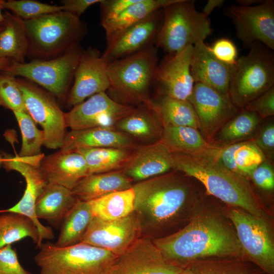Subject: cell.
<instances>
[{
	"instance_id": "cell-40",
	"label": "cell",
	"mask_w": 274,
	"mask_h": 274,
	"mask_svg": "<svg viewBox=\"0 0 274 274\" xmlns=\"http://www.w3.org/2000/svg\"><path fill=\"white\" fill-rule=\"evenodd\" d=\"M4 9L24 21L62 11L61 6L52 5L33 0H9L4 3Z\"/></svg>"
},
{
	"instance_id": "cell-33",
	"label": "cell",
	"mask_w": 274,
	"mask_h": 274,
	"mask_svg": "<svg viewBox=\"0 0 274 274\" xmlns=\"http://www.w3.org/2000/svg\"><path fill=\"white\" fill-rule=\"evenodd\" d=\"M172 152L188 154L204 153L214 146L199 129L190 126H163L160 139Z\"/></svg>"
},
{
	"instance_id": "cell-18",
	"label": "cell",
	"mask_w": 274,
	"mask_h": 274,
	"mask_svg": "<svg viewBox=\"0 0 274 274\" xmlns=\"http://www.w3.org/2000/svg\"><path fill=\"white\" fill-rule=\"evenodd\" d=\"M163 19V9L156 11L106 42L102 54L108 63L155 46Z\"/></svg>"
},
{
	"instance_id": "cell-36",
	"label": "cell",
	"mask_w": 274,
	"mask_h": 274,
	"mask_svg": "<svg viewBox=\"0 0 274 274\" xmlns=\"http://www.w3.org/2000/svg\"><path fill=\"white\" fill-rule=\"evenodd\" d=\"M134 192L132 188L114 192L87 201L93 216L114 220L134 212Z\"/></svg>"
},
{
	"instance_id": "cell-5",
	"label": "cell",
	"mask_w": 274,
	"mask_h": 274,
	"mask_svg": "<svg viewBox=\"0 0 274 274\" xmlns=\"http://www.w3.org/2000/svg\"><path fill=\"white\" fill-rule=\"evenodd\" d=\"M24 23L29 42L27 56L31 60L60 56L79 45L87 32L86 24L80 18L63 11Z\"/></svg>"
},
{
	"instance_id": "cell-34",
	"label": "cell",
	"mask_w": 274,
	"mask_h": 274,
	"mask_svg": "<svg viewBox=\"0 0 274 274\" xmlns=\"http://www.w3.org/2000/svg\"><path fill=\"white\" fill-rule=\"evenodd\" d=\"M135 148H85L75 152L83 156L89 174H93L122 169L130 159Z\"/></svg>"
},
{
	"instance_id": "cell-50",
	"label": "cell",
	"mask_w": 274,
	"mask_h": 274,
	"mask_svg": "<svg viewBox=\"0 0 274 274\" xmlns=\"http://www.w3.org/2000/svg\"><path fill=\"white\" fill-rule=\"evenodd\" d=\"M263 1V0H238L236 1V2L237 5L239 6L250 7L260 4Z\"/></svg>"
},
{
	"instance_id": "cell-1",
	"label": "cell",
	"mask_w": 274,
	"mask_h": 274,
	"mask_svg": "<svg viewBox=\"0 0 274 274\" xmlns=\"http://www.w3.org/2000/svg\"><path fill=\"white\" fill-rule=\"evenodd\" d=\"M153 242L167 263L183 269L198 259L245 258L234 227L221 206L211 205L206 200L185 226Z\"/></svg>"
},
{
	"instance_id": "cell-31",
	"label": "cell",
	"mask_w": 274,
	"mask_h": 274,
	"mask_svg": "<svg viewBox=\"0 0 274 274\" xmlns=\"http://www.w3.org/2000/svg\"><path fill=\"white\" fill-rule=\"evenodd\" d=\"M176 1L138 0L116 18L101 24L105 31L106 42L129 26Z\"/></svg>"
},
{
	"instance_id": "cell-27",
	"label": "cell",
	"mask_w": 274,
	"mask_h": 274,
	"mask_svg": "<svg viewBox=\"0 0 274 274\" xmlns=\"http://www.w3.org/2000/svg\"><path fill=\"white\" fill-rule=\"evenodd\" d=\"M77 200L72 190L47 183L36 201V216L39 220L43 219L57 227Z\"/></svg>"
},
{
	"instance_id": "cell-4",
	"label": "cell",
	"mask_w": 274,
	"mask_h": 274,
	"mask_svg": "<svg viewBox=\"0 0 274 274\" xmlns=\"http://www.w3.org/2000/svg\"><path fill=\"white\" fill-rule=\"evenodd\" d=\"M158 52L154 46L108 63V95L120 104L133 107L148 102L159 63Z\"/></svg>"
},
{
	"instance_id": "cell-35",
	"label": "cell",
	"mask_w": 274,
	"mask_h": 274,
	"mask_svg": "<svg viewBox=\"0 0 274 274\" xmlns=\"http://www.w3.org/2000/svg\"><path fill=\"white\" fill-rule=\"evenodd\" d=\"M93 217L88 202L78 200L64 218L55 244L65 247L80 243Z\"/></svg>"
},
{
	"instance_id": "cell-14",
	"label": "cell",
	"mask_w": 274,
	"mask_h": 274,
	"mask_svg": "<svg viewBox=\"0 0 274 274\" xmlns=\"http://www.w3.org/2000/svg\"><path fill=\"white\" fill-rule=\"evenodd\" d=\"M188 100L196 113L200 132L211 144L220 128L239 112L228 94L200 83H194Z\"/></svg>"
},
{
	"instance_id": "cell-20",
	"label": "cell",
	"mask_w": 274,
	"mask_h": 274,
	"mask_svg": "<svg viewBox=\"0 0 274 274\" xmlns=\"http://www.w3.org/2000/svg\"><path fill=\"white\" fill-rule=\"evenodd\" d=\"M183 270L167 263L153 241L139 238L118 256L111 274H180Z\"/></svg>"
},
{
	"instance_id": "cell-24",
	"label": "cell",
	"mask_w": 274,
	"mask_h": 274,
	"mask_svg": "<svg viewBox=\"0 0 274 274\" xmlns=\"http://www.w3.org/2000/svg\"><path fill=\"white\" fill-rule=\"evenodd\" d=\"M136 147L133 139L114 127H94L66 132L60 150L75 152L85 148Z\"/></svg>"
},
{
	"instance_id": "cell-46",
	"label": "cell",
	"mask_w": 274,
	"mask_h": 274,
	"mask_svg": "<svg viewBox=\"0 0 274 274\" xmlns=\"http://www.w3.org/2000/svg\"><path fill=\"white\" fill-rule=\"evenodd\" d=\"M215 56L222 62L234 66L237 60V51L233 43L226 38L216 41L210 48Z\"/></svg>"
},
{
	"instance_id": "cell-26",
	"label": "cell",
	"mask_w": 274,
	"mask_h": 274,
	"mask_svg": "<svg viewBox=\"0 0 274 274\" xmlns=\"http://www.w3.org/2000/svg\"><path fill=\"white\" fill-rule=\"evenodd\" d=\"M114 128L134 140L153 143L160 140L163 124L157 112L149 104H143L134 107Z\"/></svg>"
},
{
	"instance_id": "cell-44",
	"label": "cell",
	"mask_w": 274,
	"mask_h": 274,
	"mask_svg": "<svg viewBox=\"0 0 274 274\" xmlns=\"http://www.w3.org/2000/svg\"><path fill=\"white\" fill-rule=\"evenodd\" d=\"M242 109L256 113L262 119L273 116L274 86L249 102Z\"/></svg>"
},
{
	"instance_id": "cell-42",
	"label": "cell",
	"mask_w": 274,
	"mask_h": 274,
	"mask_svg": "<svg viewBox=\"0 0 274 274\" xmlns=\"http://www.w3.org/2000/svg\"><path fill=\"white\" fill-rule=\"evenodd\" d=\"M250 181L259 189L271 193L274 190V168L272 161L266 159L252 173Z\"/></svg>"
},
{
	"instance_id": "cell-37",
	"label": "cell",
	"mask_w": 274,
	"mask_h": 274,
	"mask_svg": "<svg viewBox=\"0 0 274 274\" xmlns=\"http://www.w3.org/2000/svg\"><path fill=\"white\" fill-rule=\"evenodd\" d=\"M187 267L197 274H267L257 266L242 257L198 259L191 262Z\"/></svg>"
},
{
	"instance_id": "cell-19",
	"label": "cell",
	"mask_w": 274,
	"mask_h": 274,
	"mask_svg": "<svg viewBox=\"0 0 274 274\" xmlns=\"http://www.w3.org/2000/svg\"><path fill=\"white\" fill-rule=\"evenodd\" d=\"M193 51V46H189L178 53L166 55L158 63L154 83L156 95L188 100L194 84L190 70Z\"/></svg>"
},
{
	"instance_id": "cell-15",
	"label": "cell",
	"mask_w": 274,
	"mask_h": 274,
	"mask_svg": "<svg viewBox=\"0 0 274 274\" xmlns=\"http://www.w3.org/2000/svg\"><path fill=\"white\" fill-rule=\"evenodd\" d=\"M141 227L135 212L114 220L93 216L80 243L106 249L119 256L139 238Z\"/></svg>"
},
{
	"instance_id": "cell-3",
	"label": "cell",
	"mask_w": 274,
	"mask_h": 274,
	"mask_svg": "<svg viewBox=\"0 0 274 274\" xmlns=\"http://www.w3.org/2000/svg\"><path fill=\"white\" fill-rule=\"evenodd\" d=\"M212 148L197 154L172 152V169L197 180L208 194L224 204L240 208L273 226L272 211L252 183L222 165L212 154Z\"/></svg>"
},
{
	"instance_id": "cell-32",
	"label": "cell",
	"mask_w": 274,
	"mask_h": 274,
	"mask_svg": "<svg viewBox=\"0 0 274 274\" xmlns=\"http://www.w3.org/2000/svg\"><path fill=\"white\" fill-rule=\"evenodd\" d=\"M262 120L256 113L242 109L220 128L212 144L223 146L251 140Z\"/></svg>"
},
{
	"instance_id": "cell-54",
	"label": "cell",
	"mask_w": 274,
	"mask_h": 274,
	"mask_svg": "<svg viewBox=\"0 0 274 274\" xmlns=\"http://www.w3.org/2000/svg\"><path fill=\"white\" fill-rule=\"evenodd\" d=\"M4 159V153L0 152V167L3 165Z\"/></svg>"
},
{
	"instance_id": "cell-49",
	"label": "cell",
	"mask_w": 274,
	"mask_h": 274,
	"mask_svg": "<svg viewBox=\"0 0 274 274\" xmlns=\"http://www.w3.org/2000/svg\"><path fill=\"white\" fill-rule=\"evenodd\" d=\"M224 2V0H208L201 12L208 17L215 8L221 6Z\"/></svg>"
},
{
	"instance_id": "cell-10",
	"label": "cell",
	"mask_w": 274,
	"mask_h": 274,
	"mask_svg": "<svg viewBox=\"0 0 274 274\" xmlns=\"http://www.w3.org/2000/svg\"><path fill=\"white\" fill-rule=\"evenodd\" d=\"M221 207L234 227L244 258L267 274H274L273 226L240 208Z\"/></svg>"
},
{
	"instance_id": "cell-38",
	"label": "cell",
	"mask_w": 274,
	"mask_h": 274,
	"mask_svg": "<svg viewBox=\"0 0 274 274\" xmlns=\"http://www.w3.org/2000/svg\"><path fill=\"white\" fill-rule=\"evenodd\" d=\"M26 237L39 248L42 245L38 230L31 219L15 213L0 215V248Z\"/></svg>"
},
{
	"instance_id": "cell-43",
	"label": "cell",
	"mask_w": 274,
	"mask_h": 274,
	"mask_svg": "<svg viewBox=\"0 0 274 274\" xmlns=\"http://www.w3.org/2000/svg\"><path fill=\"white\" fill-rule=\"evenodd\" d=\"M262 152L266 159L272 161L274 154V124L269 121L260 126L251 139Z\"/></svg>"
},
{
	"instance_id": "cell-25",
	"label": "cell",
	"mask_w": 274,
	"mask_h": 274,
	"mask_svg": "<svg viewBox=\"0 0 274 274\" xmlns=\"http://www.w3.org/2000/svg\"><path fill=\"white\" fill-rule=\"evenodd\" d=\"M211 151L225 167L249 180L253 171L266 159L251 140L226 146L214 145Z\"/></svg>"
},
{
	"instance_id": "cell-28",
	"label": "cell",
	"mask_w": 274,
	"mask_h": 274,
	"mask_svg": "<svg viewBox=\"0 0 274 274\" xmlns=\"http://www.w3.org/2000/svg\"><path fill=\"white\" fill-rule=\"evenodd\" d=\"M132 182L121 169L89 174L77 184L72 192L78 200L88 201L112 192L131 188Z\"/></svg>"
},
{
	"instance_id": "cell-12",
	"label": "cell",
	"mask_w": 274,
	"mask_h": 274,
	"mask_svg": "<svg viewBox=\"0 0 274 274\" xmlns=\"http://www.w3.org/2000/svg\"><path fill=\"white\" fill-rule=\"evenodd\" d=\"M44 156L42 153L28 157L12 156L4 153L3 165L8 170L19 173L25 179L26 187L22 197L17 203L9 209L0 210V213H18L31 219L38 230L41 244L44 240L54 237L52 229L41 223L35 211L37 199L48 183L40 169V161Z\"/></svg>"
},
{
	"instance_id": "cell-41",
	"label": "cell",
	"mask_w": 274,
	"mask_h": 274,
	"mask_svg": "<svg viewBox=\"0 0 274 274\" xmlns=\"http://www.w3.org/2000/svg\"><path fill=\"white\" fill-rule=\"evenodd\" d=\"M0 106L13 112H27L16 78L2 72L0 73Z\"/></svg>"
},
{
	"instance_id": "cell-22",
	"label": "cell",
	"mask_w": 274,
	"mask_h": 274,
	"mask_svg": "<svg viewBox=\"0 0 274 274\" xmlns=\"http://www.w3.org/2000/svg\"><path fill=\"white\" fill-rule=\"evenodd\" d=\"M234 66L217 58L204 42L193 46L190 70L194 83H202L228 94Z\"/></svg>"
},
{
	"instance_id": "cell-52",
	"label": "cell",
	"mask_w": 274,
	"mask_h": 274,
	"mask_svg": "<svg viewBox=\"0 0 274 274\" xmlns=\"http://www.w3.org/2000/svg\"><path fill=\"white\" fill-rule=\"evenodd\" d=\"M4 2H5V1L0 0V23H2L4 21L3 13H2V10L4 9Z\"/></svg>"
},
{
	"instance_id": "cell-23",
	"label": "cell",
	"mask_w": 274,
	"mask_h": 274,
	"mask_svg": "<svg viewBox=\"0 0 274 274\" xmlns=\"http://www.w3.org/2000/svg\"><path fill=\"white\" fill-rule=\"evenodd\" d=\"M40 169L48 183L59 185L71 190L89 175L84 158L77 152L59 150L44 156L40 161Z\"/></svg>"
},
{
	"instance_id": "cell-13",
	"label": "cell",
	"mask_w": 274,
	"mask_h": 274,
	"mask_svg": "<svg viewBox=\"0 0 274 274\" xmlns=\"http://www.w3.org/2000/svg\"><path fill=\"white\" fill-rule=\"evenodd\" d=\"M234 25L236 36L249 48L260 43L271 50H274V1L265 0L250 7L232 4L223 10Z\"/></svg>"
},
{
	"instance_id": "cell-47",
	"label": "cell",
	"mask_w": 274,
	"mask_h": 274,
	"mask_svg": "<svg viewBox=\"0 0 274 274\" xmlns=\"http://www.w3.org/2000/svg\"><path fill=\"white\" fill-rule=\"evenodd\" d=\"M138 0H102L100 4V23L112 20Z\"/></svg>"
},
{
	"instance_id": "cell-17",
	"label": "cell",
	"mask_w": 274,
	"mask_h": 274,
	"mask_svg": "<svg viewBox=\"0 0 274 274\" xmlns=\"http://www.w3.org/2000/svg\"><path fill=\"white\" fill-rule=\"evenodd\" d=\"M110 85L108 62L99 51L92 47L83 50L65 104L73 108L95 94L107 92Z\"/></svg>"
},
{
	"instance_id": "cell-30",
	"label": "cell",
	"mask_w": 274,
	"mask_h": 274,
	"mask_svg": "<svg viewBox=\"0 0 274 274\" xmlns=\"http://www.w3.org/2000/svg\"><path fill=\"white\" fill-rule=\"evenodd\" d=\"M147 104L157 112L163 126H190L199 129L196 113L188 100L159 95L151 98Z\"/></svg>"
},
{
	"instance_id": "cell-48",
	"label": "cell",
	"mask_w": 274,
	"mask_h": 274,
	"mask_svg": "<svg viewBox=\"0 0 274 274\" xmlns=\"http://www.w3.org/2000/svg\"><path fill=\"white\" fill-rule=\"evenodd\" d=\"M102 0H62L60 1L62 11L80 18L91 6L100 3Z\"/></svg>"
},
{
	"instance_id": "cell-51",
	"label": "cell",
	"mask_w": 274,
	"mask_h": 274,
	"mask_svg": "<svg viewBox=\"0 0 274 274\" xmlns=\"http://www.w3.org/2000/svg\"><path fill=\"white\" fill-rule=\"evenodd\" d=\"M4 28V23H0V33ZM10 60L0 58V73L3 72L10 63Z\"/></svg>"
},
{
	"instance_id": "cell-2",
	"label": "cell",
	"mask_w": 274,
	"mask_h": 274,
	"mask_svg": "<svg viewBox=\"0 0 274 274\" xmlns=\"http://www.w3.org/2000/svg\"><path fill=\"white\" fill-rule=\"evenodd\" d=\"M134 212L152 229L186 225L203 206L205 198L191 178L173 170L133 184Z\"/></svg>"
},
{
	"instance_id": "cell-11",
	"label": "cell",
	"mask_w": 274,
	"mask_h": 274,
	"mask_svg": "<svg viewBox=\"0 0 274 274\" xmlns=\"http://www.w3.org/2000/svg\"><path fill=\"white\" fill-rule=\"evenodd\" d=\"M16 79L27 113L43 129L44 146L50 149H60L66 133L65 113L47 91L26 79Z\"/></svg>"
},
{
	"instance_id": "cell-21",
	"label": "cell",
	"mask_w": 274,
	"mask_h": 274,
	"mask_svg": "<svg viewBox=\"0 0 274 274\" xmlns=\"http://www.w3.org/2000/svg\"><path fill=\"white\" fill-rule=\"evenodd\" d=\"M172 169V152L161 140L136 147L121 169L132 181L141 182Z\"/></svg>"
},
{
	"instance_id": "cell-7",
	"label": "cell",
	"mask_w": 274,
	"mask_h": 274,
	"mask_svg": "<svg viewBox=\"0 0 274 274\" xmlns=\"http://www.w3.org/2000/svg\"><path fill=\"white\" fill-rule=\"evenodd\" d=\"M213 29L208 17L196 9L193 0H176L163 8V19L155 46L166 55L204 42Z\"/></svg>"
},
{
	"instance_id": "cell-16",
	"label": "cell",
	"mask_w": 274,
	"mask_h": 274,
	"mask_svg": "<svg viewBox=\"0 0 274 274\" xmlns=\"http://www.w3.org/2000/svg\"><path fill=\"white\" fill-rule=\"evenodd\" d=\"M134 107L120 104L107 92L95 94L65 113L67 127L71 130L94 127L112 128Z\"/></svg>"
},
{
	"instance_id": "cell-45",
	"label": "cell",
	"mask_w": 274,
	"mask_h": 274,
	"mask_svg": "<svg viewBox=\"0 0 274 274\" xmlns=\"http://www.w3.org/2000/svg\"><path fill=\"white\" fill-rule=\"evenodd\" d=\"M0 274H32L21 265L11 245L0 248Z\"/></svg>"
},
{
	"instance_id": "cell-9",
	"label": "cell",
	"mask_w": 274,
	"mask_h": 274,
	"mask_svg": "<svg viewBox=\"0 0 274 274\" xmlns=\"http://www.w3.org/2000/svg\"><path fill=\"white\" fill-rule=\"evenodd\" d=\"M83 50L79 44L51 59L31 60L24 63L11 60L2 72L21 77L40 86L64 104Z\"/></svg>"
},
{
	"instance_id": "cell-53",
	"label": "cell",
	"mask_w": 274,
	"mask_h": 274,
	"mask_svg": "<svg viewBox=\"0 0 274 274\" xmlns=\"http://www.w3.org/2000/svg\"><path fill=\"white\" fill-rule=\"evenodd\" d=\"M180 274H197V273L193 271L189 267H186V268L183 269V271L181 272Z\"/></svg>"
},
{
	"instance_id": "cell-29",
	"label": "cell",
	"mask_w": 274,
	"mask_h": 274,
	"mask_svg": "<svg viewBox=\"0 0 274 274\" xmlns=\"http://www.w3.org/2000/svg\"><path fill=\"white\" fill-rule=\"evenodd\" d=\"M4 28L0 33V58L24 63L29 42L24 21L12 13H3Z\"/></svg>"
},
{
	"instance_id": "cell-8",
	"label": "cell",
	"mask_w": 274,
	"mask_h": 274,
	"mask_svg": "<svg viewBox=\"0 0 274 274\" xmlns=\"http://www.w3.org/2000/svg\"><path fill=\"white\" fill-rule=\"evenodd\" d=\"M249 53L237 59L234 66L228 95L242 110L274 85V56L260 43L253 44Z\"/></svg>"
},
{
	"instance_id": "cell-6",
	"label": "cell",
	"mask_w": 274,
	"mask_h": 274,
	"mask_svg": "<svg viewBox=\"0 0 274 274\" xmlns=\"http://www.w3.org/2000/svg\"><path fill=\"white\" fill-rule=\"evenodd\" d=\"M39 249L34 260L39 274H111L118 256L83 243L59 247L47 241Z\"/></svg>"
},
{
	"instance_id": "cell-39",
	"label": "cell",
	"mask_w": 274,
	"mask_h": 274,
	"mask_svg": "<svg viewBox=\"0 0 274 274\" xmlns=\"http://www.w3.org/2000/svg\"><path fill=\"white\" fill-rule=\"evenodd\" d=\"M19 126L22 145L18 156L28 157L40 155L44 145L45 136L42 130L38 128L36 123L26 111L13 112Z\"/></svg>"
}]
</instances>
